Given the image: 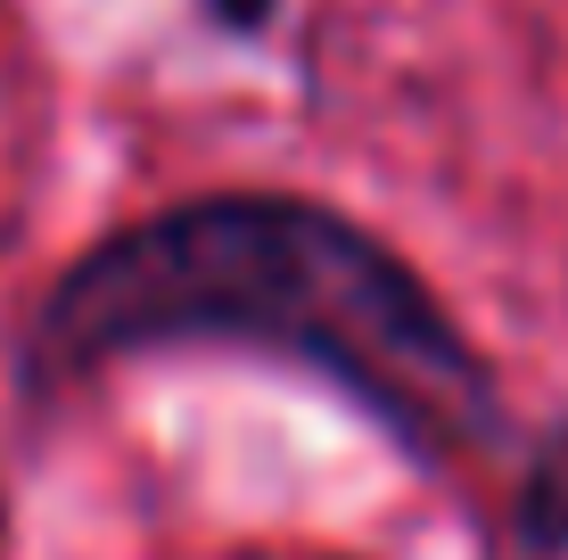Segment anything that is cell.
<instances>
[{
	"label": "cell",
	"instance_id": "1",
	"mask_svg": "<svg viewBox=\"0 0 568 560\" xmlns=\"http://www.w3.org/2000/svg\"><path fill=\"white\" fill-rule=\"evenodd\" d=\"M156 338H240L355 388L413 446H478L495 388L445 305L313 198H190L100 240L33 314V371L67 379Z\"/></svg>",
	"mask_w": 568,
	"mask_h": 560
},
{
	"label": "cell",
	"instance_id": "2",
	"mask_svg": "<svg viewBox=\"0 0 568 560\" xmlns=\"http://www.w3.org/2000/svg\"><path fill=\"white\" fill-rule=\"evenodd\" d=\"M527 536L536 544H568V429L527 470Z\"/></svg>",
	"mask_w": 568,
	"mask_h": 560
},
{
	"label": "cell",
	"instance_id": "3",
	"mask_svg": "<svg viewBox=\"0 0 568 560\" xmlns=\"http://www.w3.org/2000/svg\"><path fill=\"white\" fill-rule=\"evenodd\" d=\"M214 17H231V26H264L272 0H214Z\"/></svg>",
	"mask_w": 568,
	"mask_h": 560
}]
</instances>
